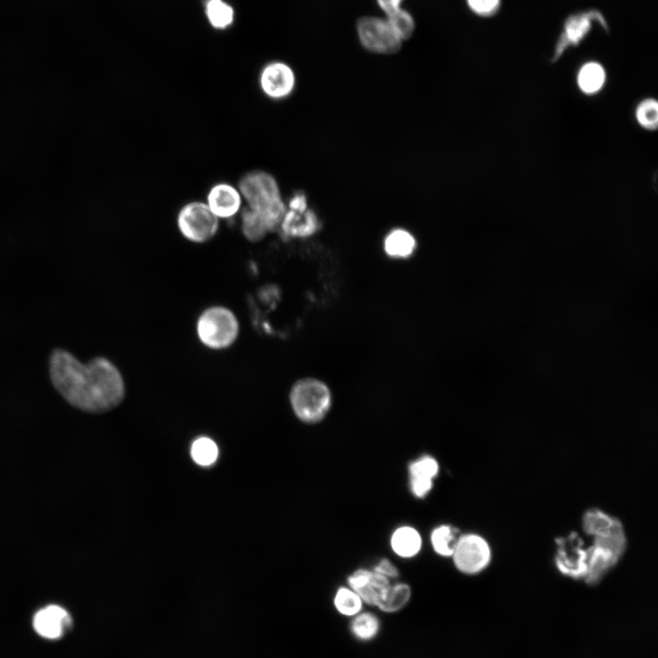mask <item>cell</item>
<instances>
[{
	"label": "cell",
	"mask_w": 658,
	"mask_h": 658,
	"mask_svg": "<svg viewBox=\"0 0 658 658\" xmlns=\"http://www.w3.org/2000/svg\"><path fill=\"white\" fill-rule=\"evenodd\" d=\"M49 367L57 392L72 406L87 413H106L126 397L125 381L117 367L105 358L82 364L70 352L58 349L50 357Z\"/></svg>",
	"instance_id": "cell-1"
},
{
	"label": "cell",
	"mask_w": 658,
	"mask_h": 658,
	"mask_svg": "<svg viewBox=\"0 0 658 658\" xmlns=\"http://www.w3.org/2000/svg\"><path fill=\"white\" fill-rule=\"evenodd\" d=\"M238 190L268 232L277 231L287 208L276 179L266 172H252L240 180Z\"/></svg>",
	"instance_id": "cell-2"
},
{
	"label": "cell",
	"mask_w": 658,
	"mask_h": 658,
	"mask_svg": "<svg viewBox=\"0 0 658 658\" xmlns=\"http://www.w3.org/2000/svg\"><path fill=\"white\" fill-rule=\"evenodd\" d=\"M239 333L240 325L235 314L225 307L205 309L197 321L199 342L213 350H224L232 346Z\"/></svg>",
	"instance_id": "cell-3"
},
{
	"label": "cell",
	"mask_w": 658,
	"mask_h": 658,
	"mask_svg": "<svg viewBox=\"0 0 658 658\" xmlns=\"http://www.w3.org/2000/svg\"><path fill=\"white\" fill-rule=\"evenodd\" d=\"M290 398L296 417L308 425L321 422L333 405L331 389L314 378L297 382L291 389Z\"/></svg>",
	"instance_id": "cell-4"
},
{
	"label": "cell",
	"mask_w": 658,
	"mask_h": 658,
	"mask_svg": "<svg viewBox=\"0 0 658 658\" xmlns=\"http://www.w3.org/2000/svg\"><path fill=\"white\" fill-rule=\"evenodd\" d=\"M594 544L587 549V575L585 582L597 586L605 575L622 559L628 544L619 534L609 533L593 537Z\"/></svg>",
	"instance_id": "cell-5"
},
{
	"label": "cell",
	"mask_w": 658,
	"mask_h": 658,
	"mask_svg": "<svg viewBox=\"0 0 658 658\" xmlns=\"http://www.w3.org/2000/svg\"><path fill=\"white\" fill-rule=\"evenodd\" d=\"M177 225L185 239L195 243H204L217 234L220 221L207 203L192 201L183 206L179 212Z\"/></svg>",
	"instance_id": "cell-6"
},
{
	"label": "cell",
	"mask_w": 658,
	"mask_h": 658,
	"mask_svg": "<svg viewBox=\"0 0 658 658\" xmlns=\"http://www.w3.org/2000/svg\"><path fill=\"white\" fill-rule=\"evenodd\" d=\"M357 32L361 46L370 53L390 55L402 47L403 41L385 19L362 17L357 23Z\"/></svg>",
	"instance_id": "cell-7"
},
{
	"label": "cell",
	"mask_w": 658,
	"mask_h": 658,
	"mask_svg": "<svg viewBox=\"0 0 658 658\" xmlns=\"http://www.w3.org/2000/svg\"><path fill=\"white\" fill-rule=\"evenodd\" d=\"M451 557L460 572L476 575L489 566L492 553L488 543L483 537L470 533L460 536Z\"/></svg>",
	"instance_id": "cell-8"
},
{
	"label": "cell",
	"mask_w": 658,
	"mask_h": 658,
	"mask_svg": "<svg viewBox=\"0 0 658 658\" xmlns=\"http://www.w3.org/2000/svg\"><path fill=\"white\" fill-rule=\"evenodd\" d=\"M556 566L567 578L574 580H585L587 575V550L584 548V541L578 533H571L568 538L556 541Z\"/></svg>",
	"instance_id": "cell-9"
},
{
	"label": "cell",
	"mask_w": 658,
	"mask_h": 658,
	"mask_svg": "<svg viewBox=\"0 0 658 658\" xmlns=\"http://www.w3.org/2000/svg\"><path fill=\"white\" fill-rule=\"evenodd\" d=\"M293 69L282 62L267 64L261 72L259 84L263 93L272 100L280 101L291 97L296 88Z\"/></svg>",
	"instance_id": "cell-10"
},
{
	"label": "cell",
	"mask_w": 658,
	"mask_h": 658,
	"mask_svg": "<svg viewBox=\"0 0 658 658\" xmlns=\"http://www.w3.org/2000/svg\"><path fill=\"white\" fill-rule=\"evenodd\" d=\"M392 582L374 569H359L348 578V586L356 592L364 604L377 607L384 600Z\"/></svg>",
	"instance_id": "cell-11"
},
{
	"label": "cell",
	"mask_w": 658,
	"mask_h": 658,
	"mask_svg": "<svg viewBox=\"0 0 658 658\" xmlns=\"http://www.w3.org/2000/svg\"><path fill=\"white\" fill-rule=\"evenodd\" d=\"M408 470L411 494L418 499L426 498L433 490L434 480L440 471L438 461L432 456H422L411 462Z\"/></svg>",
	"instance_id": "cell-12"
},
{
	"label": "cell",
	"mask_w": 658,
	"mask_h": 658,
	"mask_svg": "<svg viewBox=\"0 0 658 658\" xmlns=\"http://www.w3.org/2000/svg\"><path fill=\"white\" fill-rule=\"evenodd\" d=\"M72 624L68 612L58 605H49L39 610L34 616L35 631L47 639H58Z\"/></svg>",
	"instance_id": "cell-13"
},
{
	"label": "cell",
	"mask_w": 658,
	"mask_h": 658,
	"mask_svg": "<svg viewBox=\"0 0 658 658\" xmlns=\"http://www.w3.org/2000/svg\"><path fill=\"white\" fill-rule=\"evenodd\" d=\"M206 203L219 220L230 219L240 213L242 197L238 188L229 183H218L210 190Z\"/></svg>",
	"instance_id": "cell-14"
},
{
	"label": "cell",
	"mask_w": 658,
	"mask_h": 658,
	"mask_svg": "<svg viewBox=\"0 0 658 658\" xmlns=\"http://www.w3.org/2000/svg\"><path fill=\"white\" fill-rule=\"evenodd\" d=\"M321 228V223L314 211L305 213L286 210L279 230L284 239H308Z\"/></svg>",
	"instance_id": "cell-15"
},
{
	"label": "cell",
	"mask_w": 658,
	"mask_h": 658,
	"mask_svg": "<svg viewBox=\"0 0 658 658\" xmlns=\"http://www.w3.org/2000/svg\"><path fill=\"white\" fill-rule=\"evenodd\" d=\"M392 552L402 559L417 557L423 547V539L420 532L411 526L397 527L391 537Z\"/></svg>",
	"instance_id": "cell-16"
},
{
	"label": "cell",
	"mask_w": 658,
	"mask_h": 658,
	"mask_svg": "<svg viewBox=\"0 0 658 658\" xmlns=\"http://www.w3.org/2000/svg\"><path fill=\"white\" fill-rule=\"evenodd\" d=\"M384 249L390 258L405 260L415 255L418 249V240L409 231L396 228L386 235Z\"/></svg>",
	"instance_id": "cell-17"
},
{
	"label": "cell",
	"mask_w": 658,
	"mask_h": 658,
	"mask_svg": "<svg viewBox=\"0 0 658 658\" xmlns=\"http://www.w3.org/2000/svg\"><path fill=\"white\" fill-rule=\"evenodd\" d=\"M351 635L360 642L375 640L380 634L382 623L377 615L370 612H361L352 617L350 623Z\"/></svg>",
	"instance_id": "cell-18"
},
{
	"label": "cell",
	"mask_w": 658,
	"mask_h": 658,
	"mask_svg": "<svg viewBox=\"0 0 658 658\" xmlns=\"http://www.w3.org/2000/svg\"><path fill=\"white\" fill-rule=\"evenodd\" d=\"M460 530L450 525H440L431 533V544L436 554L451 557L461 536Z\"/></svg>",
	"instance_id": "cell-19"
},
{
	"label": "cell",
	"mask_w": 658,
	"mask_h": 658,
	"mask_svg": "<svg viewBox=\"0 0 658 658\" xmlns=\"http://www.w3.org/2000/svg\"><path fill=\"white\" fill-rule=\"evenodd\" d=\"M606 75L604 69L596 63L586 64L578 74L580 90L588 96L599 93L605 84Z\"/></svg>",
	"instance_id": "cell-20"
},
{
	"label": "cell",
	"mask_w": 658,
	"mask_h": 658,
	"mask_svg": "<svg viewBox=\"0 0 658 658\" xmlns=\"http://www.w3.org/2000/svg\"><path fill=\"white\" fill-rule=\"evenodd\" d=\"M410 598L411 588L408 584H392L377 608L384 613H396L409 603Z\"/></svg>",
	"instance_id": "cell-21"
},
{
	"label": "cell",
	"mask_w": 658,
	"mask_h": 658,
	"mask_svg": "<svg viewBox=\"0 0 658 658\" xmlns=\"http://www.w3.org/2000/svg\"><path fill=\"white\" fill-rule=\"evenodd\" d=\"M190 454L197 465L211 467L218 460L219 448L214 440L208 437H200L192 443Z\"/></svg>",
	"instance_id": "cell-22"
},
{
	"label": "cell",
	"mask_w": 658,
	"mask_h": 658,
	"mask_svg": "<svg viewBox=\"0 0 658 658\" xmlns=\"http://www.w3.org/2000/svg\"><path fill=\"white\" fill-rule=\"evenodd\" d=\"M333 603L340 614L350 617V619L361 612L364 605L359 595L349 586L338 589L334 595Z\"/></svg>",
	"instance_id": "cell-23"
},
{
	"label": "cell",
	"mask_w": 658,
	"mask_h": 658,
	"mask_svg": "<svg viewBox=\"0 0 658 658\" xmlns=\"http://www.w3.org/2000/svg\"><path fill=\"white\" fill-rule=\"evenodd\" d=\"M206 14L215 29H226L234 20L233 9L224 0H209L206 5Z\"/></svg>",
	"instance_id": "cell-24"
},
{
	"label": "cell",
	"mask_w": 658,
	"mask_h": 658,
	"mask_svg": "<svg viewBox=\"0 0 658 658\" xmlns=\"http://www.w3.org/2000/svg\"><path fill=\"white\" fill-rule=\"evenodd\" d=\"M241 232L251 242L261 241L269 233L259 216L249 208L241 212Z\"/></svg>",
	"instance_id": "cell-25"
},
{
	"label": "cell",
	"mask_w": 658,
	"mask_h": 658,
	"mask_svg": "<svg viewBox=\"0 0 658 658\" xmlns=\"http://www.w3.org/2000/svg\"><path fill=\"white\" fill-rule=\"evenodd\" d=\"M638 125L645 131H655L658 128V103L654 98L642 100L636 108Z\"/></svg>",
	"instance_id": "cell-26"
},
{
	"label": "cell",
	"mask_w": 658,
	"mask_h": 658,
	"mask_svg": "<svg viewBox=\"0 0 658 658\" xmlns=\"http://www.w3.org/2000/svg\"><path fill=\"white\" fill-rule=\"evenodd\" d=\"M588 28L589 21L587 19L578 18L572 20L567 27V38L569 39V43H578V41L580 40V38H583Z\"/></svg>",
	"instance_id": "cell-27"
},
{
	"label": "cell",
	"mask_w": 658,
	"mask_h": 658,
	"mask_svg": "<svg viewBox=\"0 0 658 658\" xmlns=\"http://www.w3.org/2000/svg\"><path fill=\"white\" fill-rule=\"evenodd\" d=\"M373 569L390 581L397 579L400 576L398 568L388 559L381 560Z\"/></svg>",
	"instance_id": "cell-28"
},
{
	"label": "cell",
	"mask_w": 658,
	"mask_h": 658,
	"mask_svg": "<svg viewBox=\"0 0 658 658\" xmlns=\"http://www.w3.org/2000/svg\"><path fill=\"white\" fill-rule=\"evenodd\" d=\"M469 7L478 14H488L495 10L500 0H468Z\"/></svg>",
	"instance_id": "cell-29"
},
{
	"label": "cell",
	"mask_w": 658,
	"mask_h": 658,
	"mask_svg": "<svg viewBox=\"0 0 658 658\" xmlns=\"http://www.w3.org/2000/svg\"><path fill=\"white\" fill-rule=\"evenodd\" d=\"M380 9L385 13V18H391L401 13L404 9L401 5L404 0H376Z\"/></svg>",
	"instance_id": "cell-30"
},
{
	"label": "cell",
	"mask_w": 658,
	"mask_h": 658,
	"mask_svg": "<svg viewBox=\"0 0 658 658\" xmlns=\"http://www.w3.org/2000/svg\"><path fill=\"white\" fill-rule=\"evenodd\" d=\"M286 208L287 210L297 213H305L309 209L308 197L302 192L295 193L290 201H288Z\"/></svg>",
	"instance_id": "cell-31"
}]
</instances>
